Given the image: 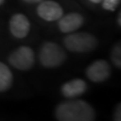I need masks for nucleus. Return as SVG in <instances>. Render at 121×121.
I'll list each match as a JSON object with an SVG mask.
<instances>
[{
  "label": "nucleus",
  "mask_w": 121,
  "mask_h": 121,
  "mask_svg": "<svg viewBox=\"0 0 121 121\" xmlns=\"http://www.w3.org/2000/svg\"><path fill=\"white\" fill-rule=\"evenodd\" d=\"M59 121H93L95 120V110L84 100H71L62 102L55 111Z\"/></svg>",
  "instance_id": "nucleus-1"
},
{
  "label": "nucleus",
  "mask_w": 121,
  "mask_h": 121,
  "mask_svg": "<svg viewBox=\"0 0 121 121\" xmlns=\"http://www.w3.org/2000/svg\"><path fill=\"white\" fill-rule=\"evenodd\" d=\"M39 59L44 68H58L65 63L67 54L58 43L47 41L40 47Z\"/></svg>",
  "instance_id": "nucleus-2"
},
{
  "label": "nucleus",
  "mask_w": 121,
  "mask_h": 121,
  "mask_svg": "<svg viewBox=\"0 0 121 121\" xmlns=\"http://www.w3.org/2000/svg\"><path fill=\"white\" fill-rule=\"evenodd\" d=\"M64 44L67 50L73 52H88L97 47L96 37L88 32H75L64 39Z\"/></svg>",
  "instance_id": "nucleus-3"
},
{
  "label": "nucleus",
  "mask_w": 121,
  "mask_h": 121,
  "mask_svg": "<svg viewBox=\"0 0 121 121\" xmlns=\"http://www.w3.org/2000/svg\"><path fill=\"white\" fill-rule=\"evenodd\" d=\"M35 52L31 48L22 45L13 51L8 56V62L15 69L20 71H27L35 65Z\"/></svg>",
  "instance_id": "nucleus-4"
},
{
  "label": "nucleus",
  "mask_w": 121,
  "mask_h": 121,
  "mask_svg": "<svg viewBox=\"0 0 121 121\" xmlns=\"http://www.w3.org/2000/svg\"><path fill=\"white\" fill-rule=\"evenodd\" d=\"M36 13L45 21H56L64 15L63 7L52 0H43L39 3Z\"/></svg>",
  "instance_id": "nucleus-5"
},
{
  "label": "nucleus",
  "mask_w": 121,
  "mask_h": 121,
  "mask_svg": "<svg viewBox=\"0 0 121 121\" xmlns=\"http://www.w3.org/2000/svg\"><path fill=\"white\" fill-rule=\"evenodd\" d=\"M111 69L105 60H97L87 68L86 75L89 80L95 83L106 81L110 77Z\"/></svg>",
  "instance_id": "nucleus-6"
},
{
  "label": "nucleus",
  "mask_w": 121,
  "mask_h": 121,
  "mask_svg": "<svg viewBox=\"0 0 121 121\" xmlns=\"http://www.w3.org/2000/svg\"><path fill=\"white\" fill-rule=\"evenodd\" d=\"M10 32L16 39H24L27 36L30 29L28 18L22 13H15L9 20Z\"/></svg>",
  "instance_id": "nucleus-7"
},
{
  "label": "nucleus",
  "mask_w": 121,
  "mask_h": 121,
  "mask_svg": "<svg viewBox=\"0 0 121 121\" xmlns=\"http://www.w3.org/2000/svg\"><path fill=\"white\" fill-rule=\"evenodd\" d=\"M84 23V17L78 12H71L59 19V28L64 33H71L79 29Z\"/></svg>",
  "instance_id": "nucleus-8"
},
{
  "label": "nucleus",
  "mask_w": 121,
  "mask_h": 121,
  "mask_svg": "<svg viewBox=\"0 0 121 121\" xmlns=\"http://www.w3.org/2000/svg\"><path fill=\"white\" fill-rule=\"evenodd\" d=\"M87 90V84L82 79H73L69 82H66L63 84L60 88V93L64 97L73 99L78 96L83 95Z\"/></svg>",
  "instance_id": "nucleus-9"
},
{
  "label": "nucleus",
  "mask_w": 121,
  "mask_h": 121,
  "mask_svg": "<svg viewBox=\"0 0 121 121\" xmlns=\"http://www.w3.org/2000/svg\"><path fill=\"white\" fill-rule=\"evenodd\" d=\"M13 83V75L5 64L0 62V92L7 91Z\"/></svg>",
  "instance_id": "nucleus-10"
},
{
  "label": "nucleus",
  "mask_w": 121,
  "mask_h": 121,
  "mask_svg": "<svg viewBox=\"0 0 121 121\" xmlns=\"http://www.w3.org/2000/svg\"><path fill=\"white\" fill-rule=\"evenodd\" d=\"M111 60L112 63L116 68L120 69L121 68V48H120V43H116L114 45L111 52Z\"/></svg>",
  "instance_id": "nucleus-11"
},
{
  "label": "nucleus",
  "mask_w": 121,
  "mask_h": 121,
  "mask_svg": "<svg viewBox=\"0 0 121 121\" xmlns=\"http://www.w3.org/2000/svg\"><path fill=\"white\" fill-rule=\"evenodd\" d=\"M120 2H121V0H102L101 4L105 10L114 11L119 6Z\"/></svg>",
  "instance_id": "nucleus-12"
},
{
  "label": "nucleus",
  "mask_w": 121,
  "mask_h": 121,
  "mask_svg": "<svg viewBox=\"0 0 121 121\" xmlns=\"http://www.w3.org/2000/svg\"><path fill=\"white\" fill-rule=\"evenodd\" d=\"M22 1L28 3V4H39V2L43 1V0H22Z\"/></svg>",
  "instance_id": "nucleus-13"
},
{
  "label": "nucleus",
  "mask_w": 121,
  "mask_h": 121,
  "mask_svg": "<svg viewBox=\"0 0 121 121\" xmlns=\"http://www.w3.org/2000/svg\"><path fill=\"white\" fill-rule=\"evenodd\" d=\"M115 120H120V104L118 105V108H116V111H115Z\"/></svg>",
  "instance_id": "nucleus-14"
},
{
  "label": "nucleus",
  "mask_w": 121,
  "mask_h": 121,
  "mask_svg": "<svg viewBox=\"0 0 121 121\" xmlns=\"http://www.w3.org/2000/svg\"><path fill=\"white\" fill-rule=\"evenodd\" d=\"M117 23L119 26H121V12H118V16H117Z\"/></svg>",
  "instance_id": "nucleus-15"
},
{
  "label": "nucleus",
  "mask_w": 121,
  "mask_h": 121,
  "mask_svg": "<svg viewBox=\"0 0 121 121\" xmlns=\"http://www.w3.org/2000/svg\"><path fill=\"white\" fill-rule=\"evenodd\" d=\"M89 1L94 3V4H99V3H101L102 0H89Z\"/></svg>",
  "instance_id": "nucleus-16"
},
{
  "label": "nucleus",
  "mask_w": 121,
  "mask_h": 121,
  "mask_svg": "<svg viewBox=\"0 0 121 121\" xmlns=\"http://www.w3.org/2000/svg\"><path fill=\"white\" fill-rule=\"evenodd\" d=\"M4 1H5V0H0V5H2L3 3H4Z\"/></svg>",
  "instance_id": "nucleus-17"
}]
</instances>
